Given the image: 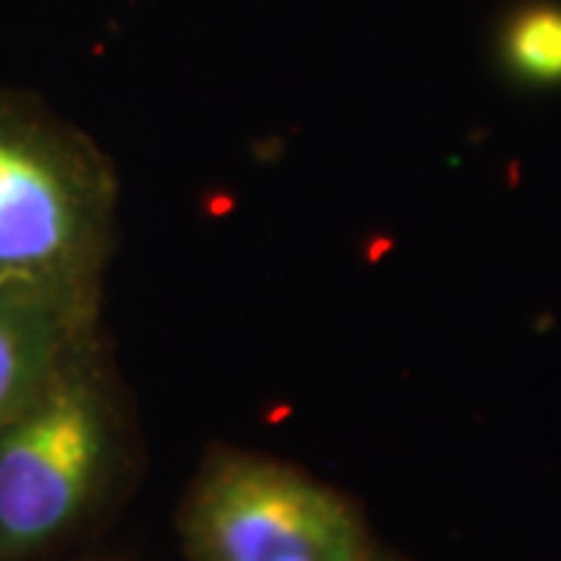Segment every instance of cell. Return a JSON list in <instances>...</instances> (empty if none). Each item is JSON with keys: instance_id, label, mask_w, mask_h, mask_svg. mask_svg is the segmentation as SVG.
Wrapping results in <instances>:
<instances>
[{"instance_id": "obj_6", "label": "cell", "mask_w": 561, "mask_h": 561, "mask_svg": "<svg viewBox=\"0 0 561 561\" xmlns=\"http://www.w3.org/2000/svg\"><path fill=\"white\" fill-rule=\"evenodd\" d=\"M365 561H405V559H400L397 552H387V549H381V546L375 542V549L368 552V559Z\"/></svg>"}, {"instance_id": "obj_5", "label": "cell", "mask_w": 561, "mask_h": 561, "mask_svg": "<svg viewBox=\"0 0 561 561\" xmlns=\"http://www.w3.org/2000/svg\"><path fill=\"white\" fill-rule=\"evenodd\" d=\"M508 72L527 84H561V3L518 7L500 38Z\"/></svg>"}, {"instance_id": "obj_4", "label": "cell", "mask_w": 561, "mask_h": 561, "mask_svg": "<svg viewBox=\"0 0 561 561\" xmlns=\"http://www.w3.org/2000/svg\"><path fill=\"white\" fill-rule=\"evenodd\" d=\"M103 334L101 284H0V427Z\"/></svg>"}, {"instance_id": "obj_2", "label": "cell", "mask_w": 561, "mask_h": 561, "mask_svg": "<svg viewBox=\"0 0 561 561\" xmlns=\"http://www.w3.org/2000/svg\"><path fill=\"white\" fill-rule=\"evenodd\" d=\"M119 175L98 140L32 91L0 84V284H101Z\"/></svg>"}, {"instance_id": "obj_1", "label": "cell", "mask_w": 561, "mask_h": 561, "mask_svg": "<svg viewBox=\"0 0 561 561\" xmlns=\"http://www.w3.org/2000/svg\"><path fill=\"white\" fill-rule=\"evenodd\" d=\"M135 409L103 331L0 427V561H54L91 537L138 474Z\"/></svg>"}, {"instance_id": "obj_3", "label": "cell", "mask_w": 561, "mask_h": 561, "mask_svg": "<svg viewBox=\"0 0 561 561\" xmlns=\"http://www.w3.org/2000/svg\"><path fill=\"white\" fill-rule=\"evenodd\" d=\"M187 561H365L375 549L359 505L290 461L213 446L184 490Z\"/></svg>"}]
</instances>
